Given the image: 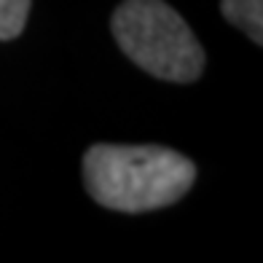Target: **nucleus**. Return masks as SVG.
<instances>
[{
  "label": "nucleus",
  "mask_w": 263,
  "mask_h": 263,
  "mask_svg": "<svg viewBox=\"0 0 263 263\" xmlns=\"http://www.w3.org/2000/svg\"><path fill=\"white\" fill-rule=\"evenodd\" d=\"M30 0H0V41H11L25 30Z\"/></svg>",
  "instance_id": "obj_4"
},
{
  "label": "nucleus",
  "mask_w": 263,
  "mask_h": 263,
  "mask_svg": "<svg viewBox=\"0 0 263 263\" xmlns=\"http://www.w3.org/2000/svg\"><path fill=\"white\" fill-rule=\"evenodd\" d=\"M196 166L161 145H91L83 156V183L94 201L118 212H151L188 194Z\"/></svg>",
  "instance_id": "obj_1"
},
{
  "label": "nucleus",
  "mask_w": 263,
  "mask_h": 263,
  "mask_svg": "<svg viewBox=\"0 0 263 263\" xmlns=\"http://www.w3.org/2000/svg\"><path fill=\"white\" fill-rule=\"evenodd\" d=\"M113 38L145 73L191 83L204 70V49L191 27L164 0H124L113 14Z\"/></svg>",
  "instance_id": "obj_2"
},
{
  "label": "nucleus",
  "mask_w": 263,
  "mask_h": 263,
  "mask_svg": "<svg viewBox=\"0 0 263 263\" xmlns=\"http://www.w3.org/2000/svg\"><path fill=\"white\" fill-rule=\"evenodd\" d=\"M220 11L226 22L247 32L258 46L263 43V0H223Z\"/></svg>",
  "instance_id": "obj_3"
}]
</instances>
